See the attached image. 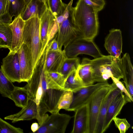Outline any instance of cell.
<instances>
[{
    "label": "cell",
    "instance_id": "6da1fadb",
    "mask_svg": "<svg viewBox=\"0 0 133 133\" xmlns=\"http://www.w3.org/2000/svg\"><path fill=\"white\" fill-rule=\"evenodd\" d=\"M47 48L38 61L32 76L25 86L29 93L30 99L46 112H59L57 109L59 99L64 90L54 81L45 66Z\"/></svg>",
    "mask_w": 133,
    "mask_h": 133
},
{
    "label": "cell",
    "instance_id": "7a4b0ae2",
    "mask_svg": "<svg viewBox=\"0 0 133 133\" xmlns=\"http://www.w3.org/2000/svg\"><path fill=\"white\" fill-rule=\"evenodd\" d=\"M98 12L95 7L87 4L84 0H78L76 6L73 7L74 23L82 37L93 40L97 35Z\"/></svg>",
    "mask_w": 133,
    "mask_h": 133
},
{
    "label": "cell",
    "instance_id": "3957f363",
    "mask_svg": "<svg viewBox=\"0 0 133 133\" xmlns=\"http://www.w3.org/2000/svg\"><path fill=\"white\" fill-rule=\"evenodd\" d=\"M120 58L103 55L91 60L95 83L107 81L112 76L119 80L122 78L119 63Z\"/></svg>",
    "mask_w": 133,
    "mask_h": 133
},
{
    "label": "cell",
    "instance_id": "277c9868",
    "mask_svg": "<svg viewBox=\"0 0 133 133\" xmlns=\"http://www.w3.org/2000/svg\"><path fill=\"white\" fill-rule=\"evenodd\" d=\"M23 41L31 51L34 69L42 55L40 19L38 18L33 17L25 21Z\"/></svg>",
    "mask_w": 133,
    "mask_h": 133
},
{
    "label": "cell",
    "instance_id": "5b68a950",
    "mask_svg": "<svg viewBox=\"0 0 133 133\" xmlns=\"http://www.w3.org/2000/svg\"><path fill=\"white\" fill-rule=\"evenodd\" d=\"M73 0L68 4L66 9L64 19L58 26L56 40L60 50L64 46V49L76 39L81 37L74 22L73 15Z\"/></svg>",
    "mask_w": 133,
    "mask_h": 133
},
{
    "label": "cell",
    "instance_id": "8992f818",
    "mask_svg": "<svg viewBox=\"0 0 133 133\" xmlns=\"http://www.w3.org/2000/svg\"><path fill=\"white\" fill-rule=\"evenodd\" d=\"M117 88L112 82L98 89L87 104L89 115V133H95L97 120L102 105L105 100L113 90Z\"/></svg>",
    "mask_w": 133,
    "mask_h": 133
},
{
    "label": "cell",
    "instance_id": "52a82bcc",
    "mask_svg": "<svg viewBox=\"0 0 133 133\" xmlns=\"http://www.w3.org/2000/svg\"><path fill=\"white\" fill-rule=\"evenodd\" d=\"M64 50L67 57L69 58L77 57L80 54L90 56L94 58L101 57L103 55L93 40L82 37L74 40Z\"/></svg>",
    "mask_w": 133,
    "mask_h": 133
},
{
    "label": "cell",
    "instance_id": "ba28073f",
    "mask_svg": "<svg viewBox=\"0 0 133 133\" xmlns=\"http://www.w3.org/2000/svg\"><path fill=\"white\" fill-rule=\"evenodd\" d=\"M72 117L59 112L51 114L39 125L34 133H64Z\"/></svg>",
    "mask_w": 133,
    "mask_h": 133
},
{
    "label": "cell",
    "instance_id": "9c48e42d",
    "mask_svg": "<svg viewBox=\"0 0 133 133\" xmlns=\"http://www.w3.org/2000/svg\"><path fill=\"white\" fill-rule=\"evenodd\" d=\"M58 27L56 18L48 8L40 19L42 54L48 44L55 37Z\"/></svg>",
    "mask_w": 133,
    "mask_h": 133
},
{
    "label": "cell",
    "instance_id": "30bf717a",
    "mask_svg": "<svg viewBox=\"0 0 133 133\" xmlns=\"http://www.w3.org/2000/svg\"><path fill=\"white\" fill-rule=\"evenodd\" d=\"M45 111L38 106L33 100L29 99L28 104L18 112L7 116L4 118L5 119L12 121L15 123L18 121L29 120L36 119L39 125L48 115Z\"/></svg>",
    "mask_w": 133,
    "mask_h": 133
},
{
    "label": "cell",
    "instance_id": "8fae6325",
    "mask_svg": "<svg viewBox=\"0 0 133 133\" xmlns=\"http://www.w3.org/2000/svg\"><path fill=\"white\" fill-rule=\"evenodd\" d=\"M108 84L107 81L97 82L95 84L84 86L79 90L73 92V101L69 108L67 110L75 112L81 106L87 104L98 89Z\"/></svg>",
    "mask_w": 133,
    "mask_h": 133
},
{
    "label": "cell",
    "instance_id": "7c38bea8",
    "mask_svg": "<svg viewBox=\"0 0 133 133\" xmlns=\"http://www.w3.org/2000/svg\"><path fill=\"white\" fill-rule=\"evenodd\" d=\"M17 52L20 66L21 82H27L31 78L34 70L31 51L27 46L23 43Z\"/></svg>",
    "mask_w": 133,
    "mask_h": 133
},
{
    "label": "cell",
    "instance_id": "4fadbf2b",
    "mask_svg": "<svg viewBox=\"0 0 133 133\" xmlns=\"http://www.w3.org/2000/svg\"><path fill=\"white\" fill-rule=\"evenodd\" d=\"M4 75L12 82H21L20 76V66L18 53L9 51L3 58L1 66Z\"/></svg>",
    "mask_w": 133,
    "mask_h": 133
},
{
    "label": "cell",
    "instance_id": "5bb4252c",
    "mask_svg": "<svg viewBox=\"0 0 133 133\" xmlns=\"http://www.w3.org/2000/svg\"><path fill=\"white\" fill-rule=\"evenodd\" d=\"M123 45L122 32L119 29H112L105 39L104 45L108 53L112 57L121 58Z\"/></svg>",
    "mask_w": 133,
    "mask_h": 133
},
{
    "label": "cell",
    "instance_id": "9a60e30c",
    "mask_svg": "<svg viewBox=\"0 0 133 133\" xmlns=\"http://www.w3.org/2000/svg\"><path fill=\"white\" fill-rule=\"evenodd\" d=\"M73 128L71 133H89V115L88 105L84 104L75 111Z\"/></svg>",
    "mask_w": 133,
    "mask_h": 133
},
{
    "label": "cell",
    "instance_id": "2e32d148",
    "mask_svg": "<svg viewBox=\"0 0 133 133\" xmlns=\"http://www.w3.org/2000/svg\"><path fill=\"white\" fill-rule=\"evenodd\" d=\"M122 79L128 92L133 95V67L129 54L126 53L119 60Z\"/></svg>",
    "mask_w": 133,
    "mask_h": 133
},
{
    "label": "cell",
    "instance_id": "e0dca14e",
    "mask_svg": "<svg viewBox=\"0 0 133 133\" xmlns=\"http://www.w3.org/2000/svg\"><path fill=\"white\" fill-rule=\"evenodd\" d=\"M25 21L22 18L21 14L15 17L9 24L12 35V41L10 51L17 52L23 43V34Z\"/></svg>",
    "mask_w": 133,
    "mask_h": 133
},
{
    "label": "cell",
    "instance_id": "ac0fdd59",
    "mask_svg": "<svg viewBox=\"0 0 133 133\" xmlns=\"http://www.w3.org/2000/svg\"><path fill=\"white\" fill-rule=\"evenodd\" d=\"M127 103L124 94L121 92L110 105L104 120L103 133L109 127L113 118L117 116L124 105Z\"/></svg>",
    "mask_w": 133,
    "mask_h": 133
},
{
    "label": "cell",
    "instance_id": "d6986e66",
    "mask_svg": "<svg viewBox=\"0 0 133 133\" xmlns=\"http://www.w3.org/2000/svg\"><path fill=\"white\" fill-rule=\"evenodd\" d=\"M48 8L47 4L43 0H31L26 5L21 16L25 21L33 17L40 19Z\"/></svg>",
    "mask_w": 133,
    "mask_h": 133
},
{
    "label": "cell",
    "instance_id": "ffe728a7",
    "mask_svg": "<svg viewBox=\"0 0 133 133\" xmlns=\"http://www.w3.org/2000/svg\"><path fill=\"white\" fill-rule=\"evenodd\" d=\"M67 57L64 50L58 51H48V49L45 61L46 68L47 71L58 72L64 61Z\"/></svg>",
    "mask_w": 133,
    "mask_h": 133
},
{
    "label": "cell",
    "instance_id": "44dd1931",
    "mask_svg": "<svg viewBox=\"0 0 133 133\" xmlns=\"http://www.w3.org/2000/svg\"><path fill=\"white\" fill-rule=\"evenodd\" d=\"M76 73L84 86L94 84L91 59L87 58H83L77 67Z\"/></svg>",
    "mask_w": 133,
    "mask_h": 133
},
{
    "label": "cell",
    "instance_id": "7402d4cb",
    "mask_svg": "<svg viewBox=\"0 0 133 133\" xmlns=\"http://www.w3.org/2000/svg\"><path fill=\"white\" fill-rule=\"evenodd\" d=\"M121 92L117 88L112 91L105 100L99 114L95 133H103L105 118L109 107L113 101Z\"/></svg>",
    "mask_w": 133,
    "mask_h": 133
},
{
    "label": "cell",
    "instance_id": "603a6c76",
    "mask_svg": "<svg viewBox=\"0 0 133 133\" xmlns=\"http://www.w3.org/2000/svg\"><path fill=\"white\" fill-rule=\"evenodd\" d=\"M9 98L14 101L16 106L23 108L27 105L30 99L29 91L25 86L16 87Z\"/></svg>",
    "mask_w": 133,
    "mask_h": 133
},
{
    "label": "cell",
    "instance_id": "cb8c5ba5",
    "mask_svg": "<svg viewBox=\"0 0 133 133\" xmlns=\"http://www.w3.org/2000/svg\"><path fill=\"white\" fill-rule=\"evenodd\" d=\"M76 70H75L71 72L66 79L64 85L65 90L74 92L85 86L77 75Z\"/></svg>",
    "mask_w": 133,
    "mask_h": 133
},
{
    "label": "cell",
    "instance_id": "d4e9b609",
    "mask_svg": "<svg viewBox=\"0 0 133 133\" xmlns=\"http://www.w3.org/2000/svg\"><path fill=\"white\" fill-rule=\"evenodd\" d=\"M9 24L0 25V48H11L12 41V35Z\"/></svg>",
    "mask_w": 133,
    "mask_h": 133
},
{
    "label": "cell",
    "instance_id": "484cf974",
    "mask_svg": "<svg viewBox=\"0 0 133 133\" xmlns=\"http://www.w3.org/2000/svg\"><path fill=\"white\" fill-rule=\"evenodd\" d=\"M80 64L79 58L67 57L64 61L58 72L62 74L65 79L73 70H77Z\"/></svg>",
    "mask_w": 133,
    "mask_h": 133
},
{
    "label": "cell",
    "instance_id": "4316f807",
    "mask_svg": "<svg viewBox=\"0 0 133 133\" xmlns=\"http://www.w3.org/2000/svg\"><path fill=\"white\" fill-rule=\"evenodd\" d=\"M4 75L0 68V93L2 96L9 98L16 87Z\"/></svg>",
    "mask_w": 133,
    "mask_h": 133
},
{
    "label": "cell",
    "instance_id": "83f0119b",
    "mask_svg": "<svg viewBox=\"0 0 133 133\" xmlns=\"http://www.w3.org/2000/svg\"><path fill=\"white\" fill-rule=\"evenodd\" d=\"M8 12L11 17H16L21 14L26 5L24 0H9Z\"/></svg>",
    "mask_w": 133,
    "mask_h": 133
},
{
    "label": "cell",
    "instance_id": "f1b7e54d",
    "mask_svg": "<svg viewBox=\"0 0 133 133\" xmlns=\"http://www.w3.org/2000/svg\"><path fill=\"white\" fill-rule=\"evenodd\" d=\"M47 4L48 8L55 18L63 13L68 5L62 0H47Z\"/></svg>",
    "mask_w": 133,
    "mask_h": 133
},
{
    "label": "cell",
    "instance_id": "f546056e",
    "mask_svg": "<svg viewBox=\"0 0 133 133\" xmlns=\"http://www.w3.org/2000/svg\"><path fill=\"white\" fill-rule=\"evenodd\" d=\"M73 92L65 90L60 96L57 104V109L59 111L62 109L67 110L70 107L73 101Z\"/></svg>",
    "mask_w": 133,
    "mask_h": 133
},
{
    "label": "cell",
    "instance_id": "4dcf8cb0",
    "mask_svg": "<svg viewBox=\"0 0 133 133\" xmlns=\"http://www.w3.org/2000/svg\"><path fill=\"white\" fill-rule=\"evenodd\" d=\"M20 128L11 125L0 118V133H23Z\"/></svg>",
    "mask_w": 133,
    "mask_h": 133
},
{
    "label": "cell",
    "instance_id": "1f68e13d",
    "mask_svg": "<svg viewBox=\"0 0 133 133\" xmlns=\"http://www.w3.org/2000/svg\"><path fill=\"white\" fill-rule=\"evenodd\" d=\"M112 121L120 133H125L130 127V124L125 118H121L116 116Z\"/></svg>",
    "mask_w": 133,
    "mask_h": 133
},
{
    "label": "cell",
    "instance_id": "d6a6232c",
    "mask_svg": "<svg viewBox=\"0 0 133 133\" xmlns=\"http://www.w3.org/2000/svg\"><path fill=\"white\" fill-rule=\"evenodd\" d=\"M111 78L112 82L116 85L117 88L118 89L123 93L124 94L125 96L127 102H131L133 101V97L130 94L126 88L123 84L116 78L112 76Z\"/></svg>",
    "mask_w": 133,
    "mask_h": 133
},
{
    "label": "cell",
    "instance_id": "836d02e7",
    "mask_svg": "<svg viewBox=\"0 0 133 133\" xmlns=\"http://www.w3.org/2000/svg\"><path fill=\"white\" fill-rule=\"evenodd\" d=\"M50 76L56 84L61 89L65 90L64 85L65 79L63 75L60 72H48Z\"/></svg>",
    "mask_w": 133,
    "mask_h": 133
},
{
    "label": "cell",
    "instance_id": "e575fe53",
    "mask_svg": "<svg viewBox=\"0 0 133 133\" xmlns=\"http://www.w3.org/2000/svg\"><path fill=\"white\" fill-rule=\"evenodd\" d=\"M87 4L95 7L98 11L101 10L105 4V0H84Z\"/></svg>",
    "mask_w": 133,
    "mask_h": 133
},
{
    "label": "cell",
    "instance_id": "d590c367",
    "mask_svg": "<svg viewBox=\"0 0 133 133\" xmlns=\"http://www.w3.org/2000/svg\"><path fill=\"white\" fill-rule=\"evenodd\" d=\"M12 21V18L8 12L0 15V25L5 24H9Z\"/></svg>",
    "mask_w": 133,
    "mask_h": 133
},
{
    "label": "cell",
    "instance_id": "8d00e7d4",
    "mask_svg": "<svg viewBox=\"0 0 133 133\" xmlns=\"http://www.w3.org/2000/svg\"><path fill=\"white\" fill-rule=\"evenodd\" d=\"M57 37V35H55L54 38L52 39L47 45L48 51H58L61 50L58 46L56 40Z\"/></svg>",
    "mask_w": 133,
    "mask_h": 133
},
{
    "label": "cell",
    "instance_id": "74e56055",
    "mask_svg": "<svg viewBox=\"0 0 133 133\" xmlns=\"http://www.w3.org/2000/svg\"><path fill=\"white\" fill-rule=\"evenodd\" d=\"M9 8V0H0V15L8 12Z\"/></svg>",
    "mask_w": 133,
    "mask_h": 133
},
{
    "label": "cell",
    "instance_id": "f35d334b",
    "mask_svg": "<svg viewBox=\"0 0 133 133\" xmlns=\"http://www.w3.org/2000/svg\"><path fill=\"white\" fill-rule=\"evenodd\" d=\"M39 125L38 123L36 122L32 124L31 126V129L33 133H34L38 130L39 128Z\"/></svg>",
    "mask_w": 133,
    "mask_h": 133
},
{
    "label": "cell",
    "instance_id": "ab89813d",
    "mask_svg": "<svg viewBox=\"0 0 133 133\" xmlns=\"http://www.w3.org/2000/svg\"><path fill=\"white\" fill-rule=\"evenodd\" d=\"M31 0H24L26 5H27L30 2Z\"/></svg>",
    "mask_w": 133,
    "mask_h": 133
},
{
    "label": "cell",
    "instance_id": "60d3db41",
    "mask_svg": "<svg viewBox=\"0 0 133 133\" xmlns=\"http://www.w3.org/2000/svg\"><path fill=\"white\" fill-rule=\"evenodd\" d=\"M46 4L47 2V0H43Z\"/></svg>",
    "mask_w": 133,
    "mask_h": 133
}]
</instances>
